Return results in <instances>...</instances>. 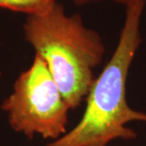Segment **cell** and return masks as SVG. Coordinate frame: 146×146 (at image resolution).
I'll return each instance as SVG.
<instances>
[{"label":"cell","mask_w":146,"mask_h":146,"mask_svg":"<svg viewBox=\"0 0 146 146\" xmlns=\"http://www.w3.org/2000/svg\"><path fill=\"white\" fill-rule=\"evenodd\" d=\"M145 6L146 0H133L125 6L116 50L90 87L82 119L70 131L45 146H107L117 139L137 138L126 125L133 121L146 122V113L133 110L127 103L126 80L142 42L141 21Z\"/></svg>","instance_id":"cell-1"},{"label":"cell","mask_w":146,"mask_h":146,"mask_svg":"<svg viewBox=\"0 0 146 146\" xmlns=\"http://www.w3.org/2000/svg\"><path fill=\"white\" fill-rule=\"evenodd\" d=\"M25 41L46 62L70 110L87 96L94 70L105 53L102 36L85 27L79 13L67 15L55 2L41 14L29 15L23 25Z\"/></svg>","instance_id":"cell-2"},{"label":"cell","mask_w":146,"mask_h":146,"mask_svg":"<svg viewBox=\"0 0 146 146\" xmlns=\"http://www.w3.org/2000/svg\"><path fill=\"white\" fill-rule=\"evenodd\" d=\"M1 108L11 128L30 139L39 134L56 141L67 133L70 108L44 60L36 54L30 67L17 77Z\"/></svg>","instance_id":"cell-3"},{"label":"cell","mask_w":146,"mask_h":146,"mask_svg":"<svg viewBox=\"0 0 146 146\" xmlns=\"http://www.w3.org/2000/svg\"><path fill=\"white\" fill-rule=\"evenodd\" d=\"M55 2L56 0H0V9L29 16L44 13Z\"/></svg>","instance_id":"cell-4"},{"label":"cell","mask_w":146,"mask_h":146,"mask_svg":"<svg viewBox=\"0 0 146 146\" xmlns=\"http://www.w3.org/2000/svg\"><path fill=\"white\" fill-rule=\"evenodd\" d=\"M74 4L77 6H83V5H86L88 3H94V2H100V1H104V0H71ZM115 3H118V4L120 5H124L127 6L129 3H131L133 0H111Z\"/></svg>","instance_id":"cell-5"}]
</instances>
